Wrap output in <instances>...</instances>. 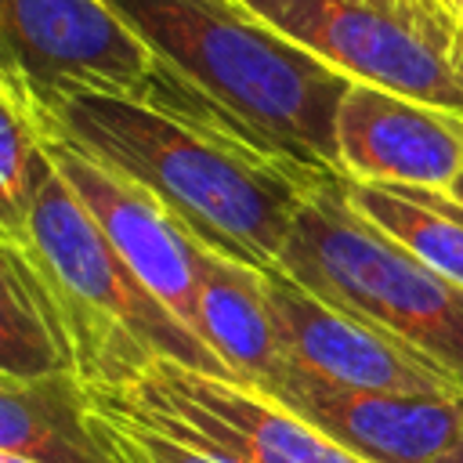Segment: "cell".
Listing matches in <instances>:
<instances>
[{"label": "cell", "mask_w": 463, "mask_h": 463, "mask_svg": "<svg viewBox=\"0 0 463 463\" xmlns=\"http://www.w3.org/2000/svg\"><path fill=\"white\" fill-rule=\"evenodd\" d=\"M105 394L148 427L228 463H365L282 402L166 358Z\"/></svg>", "instance_id": "obj_7"}, {"label": "cell", "mask_w": 463, "mask_h": 463, "mask_svg": "<svg viewBox=\"0 0 463 463\" xmlns=\"http://www.w3.org/2000/svg\"><path fill=\"white\" fill-rule=\"evenodd\" d=\"M438 463H463V434L452 441V449H449V452H445Z\"/></svg>", "instance_id": "obj_18"}, {"label": "cell", "mask_w": 463, "mask_h": 463, "mask_svg": "<svg viewBox=\"0 0 463 463\" xmlns=\"http://www.w3.org/2000/svg\"><path fill=\"white\" fill-rule=\"evenodd\" d=\"M340 174L351 181L452 188L463 170V116L351 83L336 112Z\"/></svg>", "instance_id": "obj_10"}, {"label": "cell", "mask_w": 463, "mask_h": 463, "mask_svg": "<svg viewBox=\"0 0 463 463\" xmlns=\"http://www.w3.org/2000/svg\"><path fill=\"white\" fill-rule=\"evenodd\" d=\"M195 275L203 340L224 362L235 383L275 398L286 383L289 362L268 304L264 271L232 260L195 239Z\"/></svg>", "instance_id": "obj_12"}, {"label": "cell", "mask_w": 463, "mask_h": 463, "mask_svg": "<svg viewBox=\"0 0 463 463\" xmlns=\"http://www.w3.org/2000/svg\"><path fill=\"white\" fill-rule=\"evenodd\" d=\"M0 235L14 239L54 286L72 329L76 369L87 387L123 391L159 358L232 380L210 344L195 336L105 239L54 166L43 177L25 224Z\"/></svg>", "instance_id": "obj_3"}, {"label": "cell", "mask_w": 463, "mask_h": 463, "mask_svg": "<svg viewBox=\"0 0 463 463\" xmlns=\"http://www.w3.org/2000/svg\"><path fill=\"white\" fill-rule=\"evenodd\" d=\"M0 452L29 463H119L98 430L87 383L76 373L0 376Z\"/></svg>", "instance_id": "obj_13"}, {"label": "cell", "mask_w": 463, "mask_h": 463, "mask_svg": "<svg viewBox=\"0 0 463 463\" xmlns=\"http://www.w3.org/2000/svg\"><path fill=\"white\" fill-rule=\"evenodd\" d=\"M47 130L148 188L210 250L275 271L293 221L329 170L235 130L90 87H33Z\"/></svg>", "instance_id": "obj_1"}, {"label": "cell", "mask_w": 463, "mask_h": 463, "mask_svg": "<svg viewBox=\"0 0 463 463\" xmlns=\"http://www.w3.org/2000/svg\"><path fill=\"white\" fill-rule=\"evenodd\" d=\"M105 4L264 148L340 174L336 112L354 80L275 33L242 0Z\"/></svg>", "instance_id": "obj_2"}, {"label": "cell", "mask_w": 463, "mask_h": 463, "mask_svg": "<svg viewBox=\"0 0 463 463\" xmlns=\"http://www.w3.org/2000/svg\"><path fill=\"white\" fill-rule=\"evenodd\" d=\"M47 156L72 195L98 221L105 239L123 253V260L141 275V282L195 333L199 318V275H195V235L156 199L148 188L127 174L98 163L94 156L72 148L47 130Z\"/></svg>", "instance_id": "obj_9"}, {"label": "cell", "mask_w": 463, "mask_h": 463, "mask_svg": "<svg viewBox=\"0 0 463 463\" xmlns=\"http://www.w3.org/2000/svg\"><path fill=\"white\" fill-rule=\"evenodd\" d=\"M354 83L463 116V22L445 0H242Z\"/></svg>", "instance_id": "obj_5"}, {"label": "cell", "mask_w": 463, "mask_h": 463, "mask_svg": "<svg viewBox=\"0 0 463 463\" xmlns=\"http://www.w3.org/2000/svg\"><path fill=\"white\" fill-rule=\"evenodd\" d=\"M347 203L373 221L383 235L402 242L412 257L463 286V203L445 188L351 181L344 177Z\"/></svg>", "instance_id": "obj_15"}, {"label": "cell", "mask_w": 463, "mask_h": 463, "mask_svg": "<svg viewBox=\"0 0 463 463\" xmlns=\"http://www.w3.org/2000/svg\"><path fill=\"white\" fill-rule=\"evenodd\" d=\"M0 463H29V459H22V456H7V452H0Z\"/></svg>", "instance_id": "obj_21"}, {"label": "cell", "mask_w": 463, "mask_h": 463, "mask_svg": "<svg viewBox=\"0 0 463 463\" xmlns=\"http://www.w3.org/2000/svg\"><path fill=\"white\" fill-rule=\"evenodd\" d=\"M279 271L394 336L463 387V286L365 221L329 170L300 206Z\"/></svg>", "instance_id": "obj_4"}, {"label": "cell", "mask_w": 463, "mask_h": 463, "mask_svg": "<svg viewBox=\"0 0 463 463\" xmlns=\"http://www.w3.org/2000/svg\"><path fill=\"white\" fill-rule=\"evenodd\" d=\"M90 409L98 420V430L105 438V445L119 456V463H228L217 459L203 449H192L156 427H148L145 420H137L134 412H127L116 398H109L105 391H90Z\"/></svg>", "instance_id": "obj_17"}, {"label": "cell", "mask_w": 463, "mask_h": 463, "mask_svg": "<svg viewBox=\"0 0 463 463\" xmlns=\"http://www.w3.org/2000/svg\"><path fill=\"white\" fill-rule=\"evenodd\" d=\"M445 4H449V7H452V11H456V18H459V22H463V0H445Z\"/></svg>", "instance_id": "obj_20"}, {"label": "cell", "mask_w": 463, "mask_h": 463, "mask_svg": "<svg viewBox=\"0 0 463 463\" xmlns=\"http://www.w3.org/2000/svg\"><path fill=\"white\" fill-rule=\"evenodd\" d=\"M0 43L4 61L33 87L123 94L192 123L253 137L199 87L177 76L105 0H0Z\"/></svg>", "instance_id": "obj_6"}, {"label": "cell", "mask_w": 463, "mask_h": 463, "mask_svg": "<svg viewBox=\"0 0 463 463\" xmlns=\"http://www.w3.org/2000/svg\"><path fill=\"white\" fill-rule=\"evenodd\" d=\"M47 119L33 83L0 61V232H18L51 174Z\"/></svg>", "instance_id": "obj_16"}, {"label": "cell", "mask_w": 463, "mask_h": 463, "mask_svg": "<svg viewBox=\"0 0 463 463\" xmlns=\"http://www.w3.org/2000/svg\"><path fill=\"white\" fill-rule=\"evenodd\" d=\"M268 304L275 315V329L286 351V362L329 387L340 391H369V394H463V387L380 333L376 326L318 300L286 271H264Z\"/></svg>", "instance_id": "obj_8"}, {"label": "cell", "mask_w": 463, "mask_h": 463, "mask_svg": "<svg viewBox=\"0 0 463 463\" xmlns=\"http://www.w3.org/2000/svg\"><path fill=\"white\" fill-rule=\"evenodd\" d=\"M0 369L14 380L76 373L72 329L40 264L0 235Z\"/></svg>", "instance_id": "obj_14"}, {"label": "cell", "mask_w": 463, "mask_h": 463, "mask_svg": "<svg viewBox=\"0 0 463 463\" xmlns=\"http://www.w3.org/2000/svg\"><path fill=\"white\" fill-rule=\"evenodd\" d=\"M449 195H452V199H459V203H463V170H459V177H456V181H452V188H449Z\"/></svg>", "instance_id": "obj_19"}, {"label": "cell", "mask_w": 463, "mask_h": 463, "mask_svg": "<svg viewBox=\"0 0 463 463\" xmlns=\"http://www.w3.org/2000/svg\"><path fill=\"white\" fill-rule=\"evenodd\" d=\"M275 402L365 463H438L463 434V394L340 391L289 365Z\"/></svg>", "instance_id": "obj_11"}]
</instances>
